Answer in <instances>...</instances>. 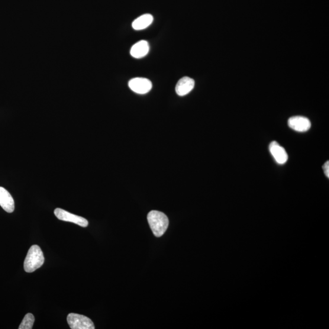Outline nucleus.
<instances>
[{
    "mask_svg": "<svg viewBox=\"0 0 329 329\" xmlns=\"http://www.w3.org/2000/svg\"><path fill=\"white\" fill-rule=\"evenodd\" d=\"M147 219L154 236L162 237L169 225L167 216L162 212L153 211L148 214Z\"/></svg>",
    "mask_w": 329,
    "mask_h": 329,
    "instance_id": "nucleus-1",
    "label": "nucleus"
},
{
    "mask_svg": "<svg viewBox=\"0 0 329 329\" xmlns=\"http://www.w3.org/2000/svg\"><path fill=\"white\" fill-rule=\"evenodd\" d=\"M45 258L40 248L33 245L29 250L24 262V270L27 273H33L44 263Z\"/></svg>",
    "mask_w": 329,
    "mask_h": 329,
    "instance_id": "nucleus-2",
    "label": "nucleus"
},
{
    "mask_svg": "<svg viewBox=\"0 0 329 329\" xmlns=\"http://www.w3.org/2000/svg\"><path fill=\"white\" fill-rule=\"evenodd\" d=\"M67 322L72 329H94L95 328L91 319L82 315L70 314L67 317Z\"/></svg>",
    "mask_w": 329,
    "mask_h": 329,
    "instance_id": "nucleus-3",
    "label": "nucleus"
},
{
    "mask_svg": "<svg viewBox=\"0 0 329 329\" xmlns=\"http://www.w3.org/2000/svg\"><path fill=\"white\" fill-rule=\"evenodd\" d=\"M54 212L55 216L60 220L73 222V223L79 225L83 228L88 227L89 222L86 218L71 214L65 210L57 208L54 210Z\"/></svg>",
    "mask_w": 329,
    "mask_h": 329,
    "instance_id": "nucleus-4",
    "label": "nucleus"
},
{
    "mask_svg": "<svg viewBox=\"0 0 329 329\" xmlns=\"http://www.w3.org/2000/svg\"><path fill=\"white\" fill-rule=\"evenodd\" d=\"M129 87L132 91L138 94H145L152 89V83L147 78L136 77L130 80Z\"/></svg>",
    "mask_w": 329,
    "mask_h": 329,
    "instance_id": "nucleus-5",
    "label": "nucleus"
},
{
    "mask_svg": "<svg viewBox=\"0 0 329 329\" xmlns=\"http://www.w3.org/2000/svg\"><path fill=\"white\" fill-rule=\"evenodd\" d=\"M289 127L297 132L308 131L311 128V122L307 118L302 116H295L289 118Z\"/></svg>",
    "mask_w": 329,
    "mask_h": 329,
    "instance_id": "nucleus-6",
    "label": "nucleus"
},
{
    "mask_svg": "<svg viewBox=\"0 0 329 329\" xmlns=\"http://www.w3.org/2000/svg\"><path fill=\"white\" fill-rule=\"evenodd\" d=\"M269 150L277 163L283 164L288 160V154L284 148L280 146L276 141H273L270 143Z\"/></svg>",
    "mask_w": 329,
    "mask_h": 329,
    "instance_id": "nucleus-7",
    "label": "nucleus"
},
{
    "mask_svg": "<svg viewBox=\"0 0 329 329\" xmlns=\"http://www.w3.org/2000/svg\"><path fill=\"white\" fill-rule=\"evenodd\" d=\"M194 87L195 80L189 77L185 76L177 82L176 92L179 96H185L191 92Z\"/></svg>",
    "mask_w": 329,
    "mask_h": 329,
    "instance_id": "nucleus-8",
    "label": "nucleus"
},
{
    "mask_svg": "<svg viewBox=\"0 0 329 329\" xmlns=\"http://www.w3.org/2000/svg\"><path fill=\"white\" fill-rule=\"evenodd\" d=\"M0 205L8 213H12L14 211V199L8 190L2 187H0Z\"/></svg>",
    "mask_w": 329,
    "mask_h": 329,
    "instance_id": "nucleus-9",
    "label": "nucleus"
},
{
    "mask_svg": "<svg viewBox=\"0 0 329 329\" xmlns=\"http://www.w3.org/2000/svg\"><path fill=\"white\" fill-rule=\"evenodd\" d=\"M150 51V45L147 41L141 40L132 47L130 53L133 57L140 59L147 56Z\"/></svg>",
    "mask_w": 329,
    "mask_h": 329,
    "instance_id": "nucleus-10",
    "label": "nucleus"
},
{
    "mask_svg": "<svg viewBox=\"0 0 329 329\" xmlns=\"http://www.w3.org/2000/svg\"><path fill=\"white\" fill-rule=\"evenodd\" d=\"M153 17L150 14H144L138 17L132 23V28L135 30H142L152 24Z\"/></svg>",
    "mask_w": 329,
    "mask_h": 329,
    "instance_id": "nucleus-11",
    "label": "nucleus"
},
{
    "mask_svg": "<svg viewBox=\"0 0 329 329\" xmlns=\"http://www.w3.org/2000/svg\"><path fill=\"white\" fill-rule=\"evenodd\" d=\"M35 318L34 315L31 314H28L25 315L19 329H31L33 328Z\"/></svg>",
    "mask_w": 329,
    "mask_h": 329,
    "instance_id": "nucleus-12",
    "label": "nucleus"
},
{
    "mask_svg": "<svg viewBox=\"0 0 329 329\" xmlns=\"http://www.w3.org/2000/svg\"><path fill=\"white\" fill-rule=\"evenodd\" d=\"M323 170H324V172L325 173V176H326L328 178L329 177V162L327 161V162H325L323 166Z\"/></svg>",
    "mask_w": 329,
    "mask_h": 329,
    "instance_id": "nucleus-13",
    "label": "nucleus"
}]
</instances>
